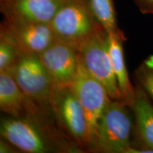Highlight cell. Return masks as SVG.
<instances>
[{
	"mask_svg": "<svg viewBox=\"0 0 153 153\" xmlns=\"http://www.w3.org/2000/svg\"><path fill=\"white\" fill-rule=\"evenodd\" d=\"M0 135L22 152H82L60 126L51 104H38L17 117L4 115L1 118Z\"/></svg>",
	"mask_w": 153,
	"mask_h": 153,
	"instance_id": "6da1fadb",
	"label": "cell"
},
{
	"mask_svg": "<svg viewBox=\"0 0 153 153\" xmlns=\"http://www.w3.org/2000/svg\"><path fill=\"white\" fill-rule=\"evenodd\" d=\"M50 24L57 40L77 51L91 36L104 28L89 0H65Z\"/></svg>",
	"mask_w": 153,
	"mask_h": 153,
	"instance_id": "7a4b0ae2",
	"label": "cell"
},
{
	"mask_svg": "<svg viewBox=\"0 0 153 153\" xmlns=\"http://www.w3.org/2000/svg\"><path fill=\"white\" fill-rule=\"evenodd\" d=\"M133 128L131 106L111 99L99 121L94 153H129Z\"/></svg>",
	"mask_w": 153,
	"mask_h": 153,
	"instance_id": "3957f363",
	"label": "cell"
},
{
	"mask_svg": "<svg viewBox=\"0 0 153 153\" xmlns=\"http://www.w3.org/2000/svg\"><path fill=\"white\" fill-rule=\"evenodd\" d=\"M55 117L82 152H90L89 127L85 111L70 86H55L51 99Z\"/></svg>",
	"mask_w": 153,
	"mask_h": 153,
	"instance_id": "277c9868",
	"label": "cell"
},
{
	"mask_svg": "<svg viewBox=\"0 0 153 153\" xmlns=\"http://www.w3.org/2000/svg\"><path fill=\"white\" fill-rule=\"evenodd\" d=\"M70 87L85 111L89 127L90 152H94L99 121L111 99L105 87L88 72L80 59L77 74Z\"/></svg>",
	"mask_w": 153,
	"mask_h": 153,
	"instance_id": "5b68a950",
	"label": "cell"
},
{
	"mask_svg": "<svg viewBox=\"0 0 153 153\" xmlns=\"http://www.w3.org/2000/svg\"><path fill=\"white\" fill-rule=\"evenodd\" d=\"M108 33L101 28L79 48V59L96 79L105 87L111 99L121 101V96L108 53Z\"/></svg>",
	"mask_w": 153,
	"mask_h": 153,
	"instance_id": "8992f818",
	"label": "cell"
},
{
	"mask_svg": "<svg viewBox=\"0 0 153 153\" xmlns=\"http://www.w3.org/2000/svg\"><path fill=\"white\" fill-rule=\"evenodd\" d=\"M0 37L14 45L22 55L37 56L57 40L51 24L5 18L0 25Z\"/></svg>",
	"mask_w": 153,
	"mask_h": 153,
	"instance_id": "52a82bcc",
	"label": "cell"
},
{
	"mask_svg": "<svg viewBox=\"0 0 153 153\" xmlns=\"http://www.w3.org/2000/svg\"><path fill=\"white\" fill-rule=\"evenodd\" d=\"M13 74L28 98L39 104H51L55 84L39 57L22 55Z\"/></svg>",
	"mask_w": 153,
	"mask_h": 153,
	"instance_id": "ba28073f",
	"label": "cell"
},
{
	"mask_svg": "<svg viewBox=\"0 0 153 153\" xmlns=\"http://www.w3.org/2000/svg\"><path fill=\"white\" fill-rule=\"evenodd\" d=\"M38 57L55 86L72 85L79 68V56L76 50L57 40Z\"/></svg>",
	"mask_w": 153,
	"mask_h": 153,
	"instance_id": "9c48e42d",
	"label": "cell"
},
{
	"mask_svg": "<svg viewBox=\"0 0 153 153\" xmlns=\"http://www.w3.org/2000/svg\"><path fill=\"white\" fill-rule=\"evenodd\" d=\"M131 108L134 128L129 153H153V104L147 94L137 85Z\"/></svg>",
	"mask_w": 153,
	"mask_h": 153,
	"instance_id": "30bf717a",
	"label": "cell"
},
{
	"mask_svg": "<svg viewBox=\"0 0 153 153\" xmlns=\"http://www.w3.org/2000/svg\"><path fill=\"white\" fill-rule=\"evenodd\" d=\"M65 0H2L0 10L5 19L50 24Z\"/></svg>",
	"mask_w": 153,
	"mask_h": 153,
	"instance_id": "8fae6325",
	"label": "cell"
},
{
	"mask_svg": "<svg viewBox=\"0 0 153 153\" xmlns=\"http://www.w3.org/2000/svg\"><path fill=\"white\" fill-rule=\"evenodd\" d=\"M37 104L23 92L13 72L0 73V110L4 114L17 117L33 110Z\"/></svg>",
	"mask_w": 153,
	"mask_h": 153,
	"instance_id": "7c38bea8",
	"label": "cell"
},
{
	"mask_svg": "<svg viewBox=\"0 0 153 153\" xmlns=\"http://www.w3.org/2000/svg\"><path fill=\"white\" fill-rule=\"evenodd\" d=\"M126 40L123 33L108 34V48L121 101L131 106L135 94V87L132 85L126 66L123 53V43Z\"/></svg>",
	"mask_w": 153,
	"mask_h": 153,
	"instance_id": "4fadbf2b",
	"label": "cell"
},
{
	"mask_svg": "<svg viewBox=\"0 0 153 153\" xmlns=\"http://www.w3.org/2000/svg\"><path fill=\"white\" fill-rule=\"evenodd\" d=\"M94 14L108 34L123 33L118 28L114 0H89Z\"/></svg>",
	"mask_w": 153,
	"mask_h": 153,
	"instance_id": "5bb4252c",
	"label": "cell"
},
{
	"mask_svg": "<svg viewBox=\"0 0 153 153\" xmlns=\"http://www.w3.org/2000/svg\"><path fill=\"white\" fill-rule=\"evenodd\" d=\"M135 85L144 90L153 102V55L142 61L134 72Z\"/></svg>",
	"mask_w": 153,
	"mask_h": 153,
	"instance_id": "9a60e30c",
	"label": "cell"
},
{
	"mask_svg": "<svg viewBox=\"0 0 153 153\" xmlns=\"http://www.w3.org/2000/svg\"><path fill=\"white\" fill-rule=\"evenodd\" d=\"M22 54L12 43L0 37V73L13 72Z\"/></svg>",
	"mask_w": 153,
	"mask_h": 153,
	"instance_id": "2e32d148",
	"label": "cell"
},
{
	"mask_svg": "<svg viewBox=\"0 0 153 153\" xmlns=\"http://www.w3.org/2000/svg\"><path fill=\"white\" fill-rule=\"evenodd\" d=\"M143 14L153 15V0H133Z\"/></svg>",
	"mask_w": 153,
	"mask_h": 153,
	"instance_id": "e0dca14e",
	"label": "cell"
},
{
	"mask_svg": "<svg viewBox=\"0 0 153 153\" xmlns=\"http://www.w3.org/2000/svg\"><path fill=\"white\" fill-rule=\"evenodd\" d=\"M0 152L1 153H18L22 152L16 146L11 144L7 140L1 137L0 140Z\"/></svg>",
	"mask_w": 153,
	"mask_h": 153,
	"instance_id": "ac0fdd59",
	"label": "cell"
},
{
	"mask_svg": "<svg viewBox=\"0 0 153 153\" xmlns=\"http://www.w3.org/2000/svg\"><path fill=\"white\" fill-rule=\"evenodd\" d=\"M0 1H2V0H0Z\"/></svg>",
	"mask_w": 153,
	"mask_h": 153,
	"instance_id": "d6986e66",
	"label": "cell"
}]
</instances>
